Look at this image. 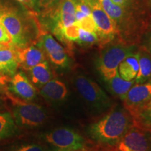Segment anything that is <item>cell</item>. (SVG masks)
Listing matches in <instances>:
<instances>
[{
    "label": "cell",
    "mask_w": 151,
    "mask_h": 151,
    "mask_svg": "<svg viewBox=\"0 0 151 151\" xmlns=\"http://www.w3.org/2000/svg\"><path fill=\"white\" fill-rule=\"evenodd\" d=\"M12 6V4L9 1H6V0H0V17L3 16Z\"/></svg>",
    "instance_id": "cell-29"
},
{
    "label": "cell",
    "mask_w": 151,
    "mask_h": 151,
    "mask_svg": "<svg viewBox=\"0 0 151 151\" xmlns=\"http://www.w3.org/2000/svg\"><path fill=\"white\" fill-rule=\"evenodd\" d=\"M148 1H149V4H150V8H151V0H148Z\"/></svg>",
    "instance_id": "cell-34"
},
{
    "label": "cell",
    "mask_w": 151,
    "mask_h": 151,
    "mask_svg": "<svg viewBox=\"0 0 151 151\" xmlns=\"http://www.w3.org/2000/svg\"><path fill=\"white\" fill-rule=\"evenodd\" d=\"M101 7L116 24L119 41L135 45L150 28L151 12H138L122 8L111 0H99Z\"/></svg>",
    "instance_id": "cell-2"
},
{
    "label": "cell",
    "mask_w": 151,
    "mask_h": 151,
    "mask_svg": "<svg viewBox=\"0 0 151 151\" xmlns=\"http://www.w3.org/2000/svg\"><path fill=\"white\" fill-rule=\"evenodd\" d=\"M19 68L18 57L14 47L11 46L0 50V74L12 76Z\"/></svg>",
    "instance_id": "cell-15"
},
{
    "label": "cell",
    "mask_w": 151,
    "mask_h": 151,
    "mask_svg": "<svg viewBox=\"0 0 151 151\" xmlns=\"http://www.w3.org/2000/svg\"><path fill=\"white\" fill-rule=\"evenodd\" d=\"M151 98V78L142 83H135L130 88L122 101L124 108L132 116Z\"/></svg>",
    "instance_id": "cell-11"
},
{
    "label": "cell",
    "mask_w": 151,
    "mask_h": 151,
    "mask_svg": "<svg viewBox=\"0 0 151 151\" xmlns=\"http://www.w3.org/2000/svg\"><path fill=\"white\" fill-rule=\"evenodd\" d=\"M45 151H68V150H62V149L58 148H55V147H53V148L45 149Z\"/></svg>",
    "instance_id": "cell-32"
},
{
    "label": "cell",
    "mask_w": 151,
    "mask_h": 151,
    "mask_svg": "<svg viewBox=\"0 0 151 151\" xmlns=\"http://www.w3.org/2000/svg\"><path fill=\"white\" fill-rule=\"evenodd\" d=\"M46 142L53 147L68 151H78L85 146V139L69 127H60L43 136Z\"/></svg>",
    "instance_id": "cell-8"
},
{
    "label": "cell",
    "mask_w": 151,
    "mask_h": 151,
    "mask_svg": "<svg viewBox=\"0 0 151 151\" xmlns=\"http://www.w3.org/2000/svg\"><path fill=\"white\" fill-rule=\"evenodd\" d=\"M7 96L13 104L12 116L17 126L34 128L46 121V112L41 106L22 100L10 93H7Z\"/></svg>",
    "instance_id": "cell-5"
},
{
    "label": "cell",
    "mask_w": 151,
    "mask_h": 151,
    "mask_svg": "<svg viewBox=\"0 0 151 151\" xmlns=\"http://www.w3.org/2000/svg\"><path fill=\"white\" fill-rule=\"evenodd\" d=\"M14 151H45V149L39 144L27 143L18 146Z\"/></svg>",
    "instance_id": "cell-27"
},
{
    "label": "cell",
    "mask_w": 151,
    "mask_h": 151,
    "mask_svg": "<svg viewBox=\"0 0 151 151\" xmlns=\"http://www.w3.org/2000/svg\"><path fill=\"white\" fill-rule=\"evenodd\" d=\"M27 71L30 81L38 88H41L52 78V71L47 60L38 64Z\"/></svg>",
    "instance_id": "cell-16"
},
{
    "label": "cell",
    "mask_w": 151,
    "mask_h": 151,
    "mask_svg": "<svg viewBox=\"0 0 151 151\" xmlns=\"http://www.w3.org/2000/svg\"><path fill=\"white\" fill-rule=\"evenodd\" d=\"M51 0H30L29 9L38 14L44 10L50 3Z\"/></svg>",
    "instance_id": "cell-25"
},
{
    "label": "cell",
    "mask_w": 151,
    "mask_h": 151,
    "mask_svg": "<svg viewBox=\"0 0 151 151\" xmlns=\"http://www.w3.org/2000/svg\"><path fill=\"white\" fill-rule=\"evenodd\" d=\"M114 147L116 151H151V132L132 126Z\"/></svg>",
    "instance_id": "cell-10"
},
{
    "label": "cell",
    "mask_w": 151,
    "mask_h": 151,
    "mask_svg": "<svg viewBox=\"0 0 151 151\" xmlns=\"http://www.w3.org/2000/svg\"><path fill=\"white\" fill-rule=\"evenodd\" d=\"M136 52L127 55L119 65L118 74L125 81L134 80L139 72V62Z\"/></svg>",
    "instance_id": "cell-18"
},
{
    "label": "cell",
    "mask_w": 151,
    "mask_h": 151,
    "mask_svg": "<svg viewBox=\"0 0 151 151\" xmlns=\"http://www.w3.org/2000/svg\"><path fill=\"white\" fill-rule=\"evenodd\" d=\"M75 22L79 28L85 30V31L97 33V27H96L95 22L94 21L92 15L85 17L78 21H75Z\"/></svg>",
    "instance_id": "cell-24"
},
{
    "label": "cell",
    "mask_w": 151,
    "mask_h": 151,
    "mask_svg": "<svg viewBox=\"0 0 151 151\" xmlns=\"http://www.w3.org/2000/svg\"><path fill=\"white\" fill-rule=\"evenodd\" d=\"M134 123L141 129L149 130L151 128V98L132 116Z\"/></svg>",
    "instance_id": "cell-20"
},
{
    "label": "cell",
    "mask_w": 151,
    "mask_h": 151,
    "mask_svg": "<svg viewBox=\"0 0 151 151\" xmlns=\"http://www.w3.org/2000/svg\"><path fill=\"white\" fill-rule=\"evenodd\" d=\"M36 44L44 52L46 59L58 67L67 68L69 65V58L67 51L52 35L43 32L38 38Z\"/></svg>",
    "instance_id": "cell-9"
},
{
    "label": "cell",
    "mask_w": 151,
    "mask_h": 151,
    "mask_svg": "<svg viewBox=\"0 0 151 151\" xmlns=\"http://www.w3.org/2000/svg\"><path fill=\"white\" fill-rule=\"evenodd\" d=\"M8 90L15 97L28 101L35 99L37 94L36 87L22 71H17L10 77Z\"/></svg>",
    "instance_id": "cell-12"
},
{
    "label": "cell",
    "mask_w": 151,
    "mask_h": 151,
    "mask_svg": "<svg viewBox=\"0 0 151 151\" xmlns=\"http://www.w3.org/2000/svg\"><path fill=\"white\" fill-rule=\"evenodd\" d=\"M141 46L151 57V28L143 35L141 39Z\"/></svg>",
    "instance_id": "cell-26"
},
{
    "label": "cell",
    "mask_w": 151,
    "mask_h": 151,
    "mask_svg": "<svg viewBox=\"0 0 151 151\" xmlns=\"http://www.w3.org/2000/svg\"><path fill=\"white\" fill-rule=\"evenodd\" d=\"M137 46L118 41L104 46L96 62L97 69L104 81L118 74L119 65L129 54L137 51Z\"/></svg>",
    "instance_id": "cell-4"
},
{
    "label": "cell",
    "mask_w": 151,
    "mask_h": 151,
    "mask_svg": "<svg viewBox=\"0 0 151 151\" xmlns=\"http://www.w3.org/2000/svg\"><path fill=\"white\" fill-rule=\"evenodd\" d=\"M0 43L7 45V46H11V45L10 36L1 22H0Z\"/></svg>",
    "instance_id": "cell-28"
},
{
    "label": "cell",
    "mask_w": 151,
    "mask_h": 151,
    "mask_svg": "<svg viewBox=\"0 0 151 151\" xmlns=\"http://www.w3.org/2000/svg\"><path fill=\"white\" fill-rule=\"evenodd\" d=\"M18 57L19 67L27 71L38 64L46 61V57L43 50L36 43L24 48H15Z\"/></svg>",
    "instance_id": "cell-13"
},
{
    "label": "cell",
    "mask_w": 151,
    "mask_h": 151,
    "mask_svg": "<svg viewBox=\"0 0 151 151\" xmlns=\"http://www.w3.org/2000/svg\"><path fill=\"white\" fill-rule=\"evenodd\" d=\"M109 91L113 95L120 97L122 100L125 97L130 88L136 83L135 79L132 81H125L118 74L105 81Z\"/></svg>",
    "instance_id": "cell-19"
},
{
    "label": "cell",
    "mask_w": 151,
    "mask_h": 151,
    "mask_svg": "<svg viewBox=\"0 0 151 151\" xmlns=\"http://www.w3.org/2000/svg\"><path fill=\"white\" fill-rule=\"evenodd\" d=\"M0 22L6 29L11 39V46L21 48L34 44L44 31L37 15L27 7L13 5L3 16Z\"/></svg>",
    "instance_id": "cell-1"
},
{
    "label": "cell",
    "mask_w": 151,
    "mask_h": 151,
    "mask_svg": "<svg viewBox=\"0 0 151 151\" xmlns=\"http://www.w3.org/2000/svg\"><path fill=\"white\" fill-rule=\"evenodd\" d=\"M63 1H64V0H51L50 3L49 4V5L46 7V9H47V8H55V7L58 6L60 5V4Z\"/></svg>",
    "instance_id": "cell-30"
},
{
    "label": "cell",
    "mask_w": 151,
    "mask_h": 151,
    "mask_svg": "<svg viewBox=\"0 0 151 151\" xmlns=\"http://www.w3.org/2000/svg\"><path fill=\"white\" fill-rule=\"evenodd\" d=\"M20 3H21L24 6L27 7L29 9L30 7V0H17Z\"/></svg>",
    "instance_id": "cell-31"
},
{
    "label": "cell",
    "mask_w": 151,
    "mask_h": 151,
    "mask_svg": "<svg viewBox=\"0 0 151 151\" xmlns=\"http://www.w3.org/2000/svg\"><path fill=\"white\" fill-rule=\"evenodd\" d=\"M75 43L80 46L90 47L99 43V38L97 33L89 32L80 28L78 37Z\"/></svg>",
    "instance_id": "cell-22"
},
{
    "label": "cell",
    "mask_w": 151,
    "mask_h": 151,
    "mask_svg": "<svg viewBox=\"0 0 151 151\" xmlns=\"http://www.w3.org/2000/svg\"><path fill=\"white\" fill-rule=\"evenodd\" d=\"M77 91L86 102L97 111H104L111 105V101L101 88L89 77L77 75L73 79Z\"/></svg>",
    "instance_id": "cell-6"
},
{
    "label": "cell",
    "mask_w": 151,
    "mask_h": 151,
    "mask_svg": "<svg viewBox=\"0 0 151 151\" xmlns=\"http://www.w3.org/2000/svg\"><path fill=\"white\" fill-rule=\"evenodd\" d=\"M150 28H151V24H150Z\"/></svg>",
    "instance_id": "cell-35"
},
{
    "label": "cell",
    "mask_w": 151,
    "mask_h": 151,
    "mask_svg": "<svg viewBox=\"0 0 151 151\" xmlns=\"http://www.w3.org/2000/svg\"><path fill=\"white\" fill-rule=\"evenodd\" d=\"M136 53L139 69L135 82L136 83H142L151 78V57L141 46L138 47Z\"/></svg>",
    "instance_id": "cell-17"
},
{
    "label": "cell",
    "mask_w": 151,
    "mask_h": 151,
    "mask_svg": "<svg viewBox=\"0 0 151 151\" xmlns=\"http://www.w3.org/2000/svg\"><path fill=\"white\" fill-rule=\"evenodd\" d=\"M133 118L127 109L117 106L98 121L90 124L87 133L94 141L114 147L133 126Z\"/></svg>",
    "instance_id": "cell-3"
},
{
    "label": "cell",
    "mask_w": 151,
    "mask_h": 151,
    "mask_svg": "<svg viewBox=\"0 0 151 151\" xmlns=\"http://www.w3.org/2000/svg\"><path fill=\"white\" fill-rule=\"evenodd\" d=\"M11 46H7V45L3 44V43H0V50H1V49H4V48H8V47Z\"/></svg>",
    "instance_id": "cell-33"
},
{
    "label": "cell",
    "mask_w": 151,
    "mask_h": 151,
    "mask_svg": "<svg viewBox=\"0 0 151 151\" xmlns=\"http://www.w3.org/2000/svg\"><path fill=\"white\" fill-rule=\"evenodd\" d=\"M39 93L46 100L60 102L67 97L68 90L62 81L58 79H51L39 88Z\"/></svg>",
    "instance_id": "cell-14"
},
{
    "label": "cell",
    "mask_w": 151,
    "mask_h": 151,
    "mask_svg": "<svg viewBox=\"0 0 151 151\" xmlns=\"http://www.w3.org/2000/svg\"><path fill=\"white\" fill-rule=\"evenodd\" d=\"M17 131V125L9 113L0 112V141L13 137Z\"/></svg>",
    "instance_id": "cell-21"
},
{
    "label": "cell",
    "mask_w": 151,
    "mask_h": 151,
    "mask_svg": "<svg viewBox=\"0 0 151 151\" xmlns=\"http://www.w3.org/2000/svg\"><path fill=\"white\" fill-rule=\"evenodd\" d=\"M91 8L88 4L83 0H76V21H78L85 17L91 16Z\"/></svg>",
    "instance_id": "cell-23"
},
{
    "label": "cell",
    "mask_w": 151,
    "mask_h": 151,
    "mask_svg": "<svg viewBox=\"0 0 151 151\" xmlns=\"http://www.w3.org/2000/svg\"><path fill=\"white\" fill-rule=\"evenodd\" d=\"M89 6L97 27V35L99 38L98 44L103 48L118 37V29L113 20L101 7L99 0H93Z\"/></svg>",
    "instance_id": "cell-7"
}]
</instances>
